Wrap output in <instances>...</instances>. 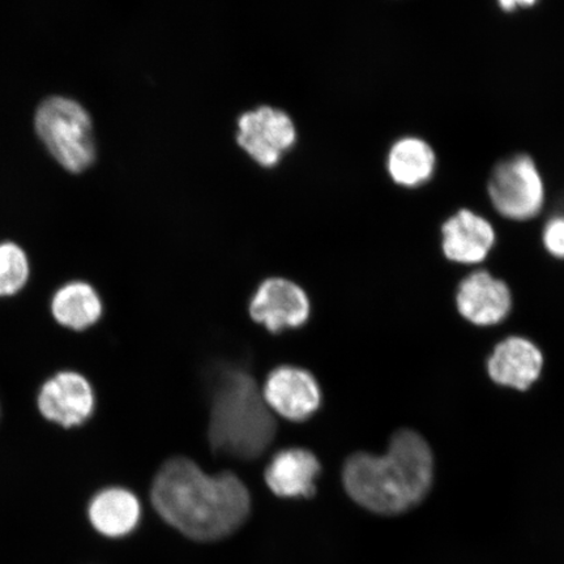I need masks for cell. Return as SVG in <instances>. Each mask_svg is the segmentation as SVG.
Here are the masks:
<instances>
[{
    "label": "cell",
    "mask_w": 564,
    "mask_h": 564,
    "mask_svg": "<svg viewBox=\"0 0 564 564\" xmlns=\"http://www.w3.org/2000/svg\"><path fill=\"white\" fill-rule=\"evenodd\" d=\"M152 503L167 524L196 541L235 533L251 509L250 492L236 475L209 476L185 457L172 458L160 469Z\"/></svg>",
    "instance_id": "cell-1"
},
{
    "label": "cell",
    "mask_w": 564,
    "mask_h": 564,
    "mask_svg": "<svg viewBox=\"0 0 564 564\" xmlns=\"http://www.w3.org/2000/svg\"><path fill=\"white\" fill-rule=\"evenodd\" d=\"M434 457L422 436L412 430L394 434L382 456L358 453L344 465L343 482L364 509L399 514L422 502L432 488Z\"/></svg>",
    "instance_id": "cell-2"
},
{
    "label": "cell",
    "mask_w": 564,
    "mask_h": 564,
    "mask_svg": "<svg viewBox=\"0 0 564 564\" xmlns=\"http://www.w3.org/2000/svg\"><path fill=\"white\" fill-rule=\"evenodd\" d=\"M276 433L270 406L251 373L221 369L212 384L209 441L217 453L251 460L264 453Z\"/></svg>",
    "instance_id": "cell-3"
},
{
    "label": "cell",
    "mask_w": 564,
    "mask_h": 564,
    "mask_svg": "<svg viewBox=\"0 0 564 564\" xmlns=\"http://www.w3.org/2000/svg\"><path fill=\"white\" fill-rule=\"evenodd\" d=\"M35 130L48 152L70 173H82L94 164V127L86 109L65 97H52L35 115Z\"/></svg>",
    "instance_id": "cell-4"
},
{
    "label": "cell",
    "mask_w": 564,
    "mask_h": 564,
    "mask_svg": "<svg viewBox=\"0 0 564 564\" xmlns=\"http://www.w3.org/2000/svg\"><path fill=\"white\" fill-rule=\"evenodd\" d=\"M489 194L494 207L511 220H529L544 206V185L538 167L528 156L499 164L491 175Z\"/></svg>",
    "instance_id": "cell-5"
},
{
    "label": "cell",
    "mask_w": 564,
    "mask_h": 564,
    "mask_svg": "<svg viewBox=\"0 0 564 564\" xmlns=\"http://www.w3.org/2000/svg\"><path fill=\"white\" fill-rule=\"evenodd\" d=\"M238 143L258 164L271 167L295 141L292 119L285 112L260 108L239 118Z\"/></svg>",
    "instance_id": "cell-6"
},
{
    "label": "cell",
    "mask_w": 564,
    "mask_h": 564,
    "mask_svg": "<svg viewBox=\"0 0 564 564\" xmlns=\"http://www.w3.org/2000/svg\"><path fill=\"white\" fill-rule=\"evenodd\" d=\"M37 404L47 421L63 427L80 426L94 414L95 391L86 377L62 371L41 387Z\"/></svg>",
    "instance_id": "cell-7"
},
{
    "label": "cell",
    "mask_w": 564,
    "mask_h": 564,
    "mask_svg": "<svg viewBox=\"0 0 564 564\" xmlns=\"http://www.w3.org/2000/svg\"><path fill=\"white\" fill-rule=\"evenodd\" d=\"M252 319L263 324L273 334L299 328L310 315V301L305 292L292 281L270 279L258 288L250 303Z\"/></svg>",
    "instance_id": "cell-8"
},
{
    "label": "cell",
    "mask_w": 564,
    "mask_h": 564,
    "mask_svg": "<svg viewBox=\"0 0 564 564\" xmlns=\"http://www.w3.org/2000/svg\"><path fill=\"white\" fill-rule=\"evenodd\" d=\"M263 398L271 411L286 420L305 421L321 406L322 393L312 373L281 366L267 378Z\"/></svg>",
    "instance_id": "cell-9"
},
{
    "label": "cell",
    "mask_w": 564,
    "mask_h": 564,
    "mask_svg": "<svg viewBox=\"0 0 564 564\" xmlns=\"http://www.w3.org/2000/svg\"><path fill=\"white\" fill-rule=\"evenodd\" d=\"M458 312L477 326H494L506 319L512 307L509 286L486 271H478L458 286Z\"/></svg>",
    "instance_id": "cell-10"
},
{
    "label": "cell",
    "mask_w": 564,
    "mask_h": 564,
    "mask_svg": "<svg viewBox=\"0 0 564 564\" xmlns=\"http://www.w3.org/2000/svg\"><path fill=\"white\" fill-rule=\"evenodd\" d=\"M544 357L532 341L513 336L497 345L488 361L494 382L525 391L539 379Z\"/></svg>",
    "instance_id": "cell-11"
},
{
    "label": "cell",
    "mask_w": 564,
    "mask_h": 564,
    "mask_svg": "<svg viewBox=\"0 0 564 564\" xmlns=\"http://www.w3.org/2000/svg\"><path fill=\"white\" fill-rule=\"evenodd\" d=\"M321 463L303 448L282 449L265 469V482L281 498L313 497Z\"/></svg>",
    "instance_id": "cell-12"
},
{
    "label": "cell",
    "mask_w": 564,
    "mask_h": 564,
    "mask_svg": "<svg viewBox=\"0 0 564 564\" xmlns=\"http://www.w3.org/2000/svg\"><path fill=\"white\" fill-rule=\"evenodd\" d=\"M443 251L457 263H478L488 257L496 235L491 225L470 210H460L443 225Z\"/></svg>",
    "instance_id": "cell-13"
},
{
    "label": "cell",
    "mask_w": 564,
    "mask_h": 564,
    "mask_svg": "<svg viewBox=\"0 0 564 564\" xmlns=\"http://www.w3.org/2000/svg\"><path fill=\"white\" fill-rule=\"evenodd\" d=\"M141 517V506L135 494L123 488L98 491L88 505L91 527L105 538L119 539L135 531Z\"/></svg>",
    "instance_id": "cell-14"
},
{
    "label": "cell",
    "mask_w": 564,
    "mask_h": 564,
    "mask_svg": "<svg viewBox=\"0 0 564 564\" xmlns=\"http://www.w3.org/2000/svg\"><path fill=\"white\" fill-rule=\"evenodd\" d=\"M102 302L95 288L83 281L68 282L54 294L52 313L61 326L87 329L100 319Z\"/></svg>",
    "instance_id": "cell-15"
},
{
    "label": "cell",
    "mask_w": 564,
    "mask_h": 564,
    "mask_svg": "<svg viewBox=\"0 0 564 564\" xmlns=\"http://www.w3.org/2000/svg\"><path fill=\"white\" fill-rule=\"evenodd\" d=\"M435 156L425 141L409 138L394 144L388 160V169L399 185L413 187L432 176Z\"/></svg>",
    "instance_id": "cell-16"
},
{
    "label": "cell",
    "mask_w": 564,
    "mask_h": 564,
    "mask_svg": "<svg viewBox=\"0 0 564 564\" xmlns=\"http://www.w3.org/2000/svg\"><path fill=\"white\" fill-rule=\"evenodd\" d=\"M31 267L26 253L13 242L0 243V297H11L30 279Z\"/></svg>",
    "instance_id": "cell-17"
},
{
    "label": "cell",
    "mask_w": 564,
    "mask_h": 564,
    "mask_svg": "<svg viewBox=\"0 0 564 564\" xmlns=\"http://www.w3.org/2000/svg\"><path fill=\"white\" fill-rule=\"evenodd\" d=\"M546 249L552 256L564 259V218H553L546 225L544 232Z\"/></svg>",
    "instance_id": "cell-18"
},
{
    "label": "cell",
    "mask_w": 564,
    "mask_h": 564,
    "mask_svg": "<svg viewBox=\"0 0 564 564\" xmlns=\"http://www.w3.org/2000/svg\"><path fill=\"white\" fill-rule=\"evenodd\" d=\"M535 3V0H499V4L503 7L506 11H512L519 6L529 7Z\"/></svg>",
    "instance_id": "cell-19"
}]
</instances>
